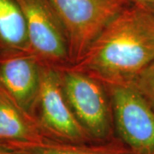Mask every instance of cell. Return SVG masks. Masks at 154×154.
I'll use <instances>...</instances> for the list:
<instances>
[{"instance_id": "7", "label": "cell", "mask_w": 154, "mask_h": 154, "mask_svg": "<svg viewBox=\"0 0 154 154\" xmlns=\"http://www.w3.org/2000/svg\"><path fill=\"white\" fill-rule=\"evenodd\" d=\"M42 67L43 63L31 51L0 55V89L32 118L40 89Z\"/></svg>"}, {"instance_id": "4", "label": "cell", "mask_w": 154, "mask_h": 154, "mask_svg": "<svg viewBox=\"0 0 154 154\" xmlns=\"http://www.w3.org/2000/svg\"><path fill=\"white\" fill-rule=\"evenodd\" d=\"M116 137L134 154H154V108L132 83L105 85Z\"/></svg>"}, {"instance_id": "5", "label": "cell", "mask_w": 154, "mask_h": 154, "mask_svg": "<svg viewBox=\"0 0 154 154\" xmlns=\"http://www.w3.org/2000/svg\"><path fill=\"white\" fill-rule=\"evenodd\" d=\"M33 118L46 139L70 143H94L69 105L58 68L43 63Z\"/></svg>"}, {"instance_id": "1", "label": "cell", "mask_w": 154, "mask_h": 154, "mask_svg": "<svg viewBox=\"0 0 154 154\" xmlns=\"http://www.w3.org/2000/svg\"><path fill=\"white\" fill-rule=\"evenodd\" d=\"M153 61L154 16L145 5L130 4L69 67L115 85L132 83Z\"/></svg>"}, {"instance_id": "6", "label": "cell", "mask_w": 154, "mask_h": 154, "mask_svg": "<svg viewBox=\"0 0 154 154\" xmlns=\"http://www.w3.org/2000/svg\"><path fill=\"white\" fill-rule=\"evenodd\" d=\"M27 22L31 51L45 64L70 65L66 30L49 0H17Z\"/></svg>"}, {"instance_id": "13", "label": "cell", "mask_w": 154, "mask_h": 154, "mask_svg": "<svg viewBox=\"0 0 154 154\" xmlns=\"http://www.w3.org/2000/svg\"><path fill=\"white\" fill-rule=\"evenodd\" d=\"M132 4H138L141 5L154 6V0H128Z\"/></svg>"}, {"instance_id": "10", "label": "cell", "mask_w": 154, "mask_h": 154, "mask_svg": "<svg viewBox=\"0 0 154 154\" xmlns=\"http://www.w3.org/2000/svg\"><path fill=\"white\" fill-rule=\"evenodd\" d=\"M27 51L31 48L21 6L17 0H0V55Z\"/></svg>"}, {"instance_id": "11", "label": "cell", "mask_w": 154, "mask_h": 154, "mask_svg": "<svg viewBox=\"0 0 154 154\" xmlns=\"http://www.w3.org/2000/svg\"><path fill=\"white\" fill-rule=\"evenodd\" d=\"M132 84L154 108V61L134 78Z\"/></svg>"}, {"instance_id": "12", "label": "cell", "mask_w": 154, "mask_h": 154, "mask_svg": "<svg viewBox=\"0 0 154 154\" xmlns=\"http://www.w3.org/2000/svg\"><path fill=\"white\" fill-rule=\"evenodd\" d=\"M0 154H16V152L6 142L0 141Z\"/></svg>"}, {"instance_id": "3", "label": "cell", "mask_w": 154, "mask_h": 154, "mask_svg": "<svg viewBox=\"0 0 154 154\" xmlns=\"http://www.w3.org/2000/svg\"><path fill=\"white\" fill-rule=\"evenodd\" d=\"M66 30L70 65L82 57L128 0H49Z\"/></svg>"}, {"instance_id": "8", "label": "cell", "mask_w": 154, "mask_h": 154, "mask_svg": "<svg viewBox=\"0 0 154 154\" xmlns=\"http://www.w3.org/2000/svg\"><path fill=\"white\" fill-rule=\"evenodd\" d=\"M6 143L16 154H134L117 138L102 143H70L46 138L37 142Z\"/></svg>"}, {"instance_id": "9", "label": "cell", "mask_w": 154, "mask_h": 154, "mask_svg": "<svg viewBox=\"0 0 154 154\" xmlns=\"http://www.w3.org/2000/svg\"><path fill=\"white\" fill-rule=\"evenodd\" d=\"M44 139L36 121L0 89V141L37 142Z\"/></svg>"}, {"instance_id": "14", "label": "cell", "mask_w": 154, "mask_h": 154, "mask_svg": "<svg viewBox=\"0 0 154 154\" xmlns=\"http://www.w3.org/2000/svg\"><path fill=\"white\" fill-rule=\"evenodd\" d=\"M145 6L148 9L149 11L152 12V14L154 16V6H146V5H145Z\"/></svg>"}, {"instance_id": "2", "label": "cell", "mask_w": 154, "mask_h": 154, "mask_svg": "<svg viewBox=\"0 0 154 154\" xmlns=\"http://www.w3.org/2000/svg\"><path fill=\"white\" fill-rule=\"evenodd\" d=\"M58 69L69 105L91 140L102 143L116 139L110 99L105 84L69 66Z\"/></svg>"}]
</instances>
